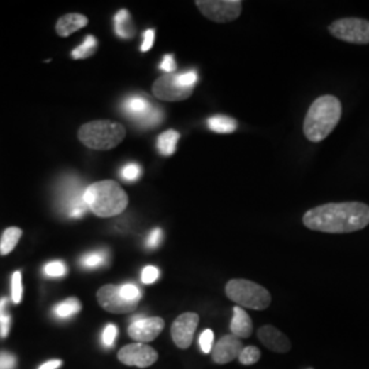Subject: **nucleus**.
Here are the masks:
<instances>
[{"label":"nucleus","instance_id":"obj_4","mask_svg":"<svg viewBox=\"0 0 369 369\" xmlns=\"http://www.w3.org/2000/svg\"><path fill=\"white\" fill-rule=\"evenodd\" d=\"M126 136V129L112 121H93L78 130V138L85 147L97 150H109L118 147Z\"/></svg>","mask_w":369,"mask_h":369},{"label":"nucleus","instance_id":"obj_10","mask_svg":"<svg viewBox=\"0 0 369 369\" xmlns=\"http://www.w3.org/2000/svg\"><path fill=\"white\" fill-rule=\"evenodd\" d=\"M193 91L194 88H184L178 82L177 73L165 74L159 77L152 87L153 96L163 101L186 100L193 94Z\"/></svg>","mask_w":369,"mask_h":369},{"label":"nucleus","instance_id":"obj_25","mask_svg":"<svg viewBox=\"0 0 369 369\" xmlns=\"http://www.w3.org/2000/svg\"><path fill=\"white\" fill-rule=\"evenodd\" d=\"M96 50H97V40L93 36H87L81 45L74 48L72 56L77 60L78 59H85V57L94 55Z\"/></svg>","mask_w":369,"mask_h":369},{"label":"nucleus","instance_id":"obj_26","mask_svg":"<svg viewBox=\"0 0 369 369\" xmlns=\"http://www.w3.org/2000/svg\"><path fill=\"white\" fill-rule=\"evenodd\" d=\"M9 304L7 298L0 299V336L6 338L11 327V316L6 311V307Z\"/></svg>","mask_w":369,"mask_h":369},{"label":"nucleus","instance_id":"obj_35","mask_svg":"<svg viewBox=\"0 0 369 369\" xmlns=\"http://www.w3.org/2000/svg\"><path fill=\"white\" fill-rule=\"evenodd\" d=\"M163 240V231L162 228H153L149 236H148L147 241H145V245L149 249H155L160 245V242Z\"/></svg>","mask_w":369,"mask_h":369},{"label":"nucleus","instance_id":"obj_14","mask_svg":"<svg viewBox=\"0 0 369 369\" xmlns=\"http://www.w3.org/2000/svg\"><path fill=\"white\" fill-rule=\"evenodd\" d=\"M97 301L107 312H111V314H130L138 305V302L125 299L121 295L119 286H115V285L103 286L97 292Z\"/></svg>","mask_w":369,"mask_h":369},{"label":"nucleus","instance_id":"obj_30","mask_svg":"<svg viewBox=\"0 0 369 369\" xmlns=\"http://www.w3.org/2000/svg\"><path fill=\"white\" fill-rule=\"evenodd\" d=\"M119 292L121 295L128 299V301H133V302H140L143 293L141 290L134 285V283H123L119 286Z\"/></svg>","mask_w":369,"mask_h":369},{"label":"nucleus","instance_id":"obj_6","mask_svg":"<svg viewBox=\"0 0 369 369\" xmlns=\"http://www.w3.org/2000/svg\"><path fill=\"white\" fill-rule=\"evenodd\" d=\"M121 109L123 111V114L141 129L158 128L165 119L163 110L152 104L148 100L147 96L138 93L128 96L122 101Z\"/></svg>","mask_w":369,"mask_h":369},{"label":"nucleus","instance_id":"obj_33","mask_svg":"<svg viewBox=\"0 0 369 369\" xmlns=\"http://www.w3.org/2000/svg\"><path fill=\"white\" fill-rule=\"evenodd\" d=\"M116 334H118V329L114 324L106 326V329L103 330V334H101V342L106 348H111L114 345Z\"/></svg>","mask_w":369,"mask_h":369},{"label":"nucleus","instance_id":"obj_9","mask_svg":"<svg viewBox=\"0 0 369 369\" xmlns=\"http://www.w3.org/2000/svg\"><path fill=\"white\" fill-rule=\"evenodd\" d=\"M196 6L205 18L216 23L233 22L242 13L240 0H199Z\"/></svg>","mask_w":369,"mask_h":369},{"label":"nucleus","instance_id":"obj_13","mask_svg":"<svg viewBox=\"0 0 369 369\" xmlns=\"http://www.w3.org/2000/svg\"><path fill=\"white\" fill-rule=\"evenodd\" d=\"M199 321H200V317L194 312L180 314L174 320V323L171 326V336H172L174 343L180 349H187L192 345Z\"/></svg>","mask_w":369,"mask_h":369},{"label":"nucleus","instance_id":"obj_7","mask_svg":"<svg viewBox=\"0 0 369 369\" xmlns=\"http://www.w3.org/2000/svg\"><path fill=\"white\" fill-rule=\"evenodd\" d=\"M85 190L82 181L77 177H66L57 189V203L69 218H82L89 209L85 203Z\"/></svg>","mask_w":369,"mask_h":369},{"label":"nucleus","instance_id":"obj_32","mask_svg":"<svg viewBox=\"0 0 369 369\" xmlns=\"http://www.w3.org/2000/svg\"><path fill=\"white\" fill-rule=\"evenodd\" d=\"M177 79L184 88H194L197 84L199 75L196 72L190 70V72H184V73H177Z\"/></svg>","mask_w":369,"mask_h":369},{"label":"nucleus","instance_id":"obj_1","mask_svg":"<svg viewBox=\"0 0 369 369\" xmlns=\"http://www.w3.org/2000/svg\"><path fill=\"white\" fill-rule=\"evenodd\" d=\"M304 226L329 234H348L369 224V205L360 202L329 203L314 206L304 214Z\"/></svg>","mask_w":369,"mask_h":369},{"label":"nucleus","instance_id":"obj_39","mask_svg":"<svg viewBox=\"0 0 369 369\" xmlns=\"http://www.w3.org/2000/svg\"><path fill=\"white\" fill-rule=\"evenodd\" d=\"M155 43V31L153 29H148L144 32V41H143V45H141V51L143 53H147L152 45Z\"/></svg>","mask_w":369,"mask_h":369},{"label":"nucleus","instance_id":"obj_16","mask_svg":"<svg viewBox=\"0 0 369 369\" xmlns=\"http://www.w3.org/2000/svg\"><path fill=\"white\" fill-rule=\"evenodd\" d=\"M260 342L270 351H277V353H287L292 349V342L290 339L275 329L274 326H264L258 331Z\"/></svg>","mask_w":369,"mask_h":369},{"label":"nucleus","instance_id":"obj_23","mask_svg":"<svg viewBox=\"0 0 369 369\" xmlns=\"http://www.w3.org/2000/svg\"><path fill=\"white\" fill-rule=\"evenodd\" d=\"M81 311V302L77 298H67L54 307V314L60 320H67Z\"/></svg>","mask_w":369,"mask_h":369},{"label":"nucleus","instance_id":"obj_28","mask_svg":"<svg viewBox=\"0 0 369 369\" xmlns=\"http://www.w3.org/2000/svg\"><path fill=\"white\" fill-rule=\"evenodd\" d=\"M143 175V168L137 163H128L121 170V178L126 182H136Z\"/></svg>","mask_w":369,"mask_h":369},{"label":"nucleus","instance_id":"obj_24","mask_svg":"<svg viewBox=\"0 0 369 369\" xmlns=\"http://www.w3.org/2000/svg\"><path fill=\"white\" fill-rule=\"evenodd\" d=\"M107 261H109V250L107 249H97V250H92V252L84 255L79 260V264L84 268L93 270V268H99V267L106 265Z\"/></svg>","mask_w":369,"mask_h":369},{"label":"nucleus","instance_id":"obj_27","mask_svg":"<svg viewBox=\"0 0 369 369\" xmlns=\"http://www.w3.org/2000/svg\"><path fill=\"white\" fill-rule=\"evenodd\" d=\"M44 274L50 277H62L67 274V267L63 261L54 260L44 265Z\"/></svg>","mask_w":369,"mask_h":369},{"label":"nucleus","instance_id":"obj_31","mask_svg":"<svg viewBox=\"0 0 369 369\" xmlns=\"http://www.w3.org/2000/svg\"><path fill=\"white\" fill-rule=\"evenodd\" d=\"M23 295V286H22V274L21 271H16L11 277V298L14 304H19L22 301Z\"/></svg>","mask_w":369,"mask_h":369},{"label":"nucleus","instance_id":"obj_3","mask_svg":"<svg viewBox=\"0 0 369 369\" xmlns=\"http://www.w3.org/2000/svg\"><path fill=\"white\" fill-rule=\"evenodd\" d=\"M85 203L96 216L111 218L122 214L128 208L129 197L121 184L106 180L87 187Z\"/></svg>","mask_w":369,"mask_h":369},{"label":"nucleus","instance_id":"obj_21","mask_svg":"<svg viewBox=\"0 0 369 369\" xmlns=\"http://www.w3.org/2000/svg\"><path fill=\"white\" fill-rule=\"evenodd\" d=\"M180 133L177 130H167L162 133L158 138V150L163 156H171L177 150V145L180 141Z\"/></svg>","mask_w":369,"mask_h":369},{"label":"nucleus","instance_id":"obj_22","mask_svg":"<svg viewBox=\"0 0 369 369\" xmlns=\"http://www.w3.org/2000/svg\"><path fill=\"white\" fill-rule=\"evenodd\" d=\"M22 236V230L18 227H9L0 240V255L6 256L9 253H11L14 250V248L17 246L18 241L21 240Z\"/></svg>","mask_w":369,"mask_h":369},{"label":"nucleus","instance_id":"obj_40","mask_svg":"<svg viewBox=\"0 0 369 369\" xmlns=\"http://www.w3.org/2000/svg\"><path fill=\"white\" fill-rule=\"evenodd\" d=\"M62 367V361L60 360H51L47 361L45 364H43L38 369H57Z\"/></svg>","mask_w":369,"mask_h":369},{"label":"nucleus","instance_id":"obj_15","mask_svg":"<svg viewBox=\"0 0 369 369\" xmlns=\"http://www.w3.org/2000/svg\"><path fill=\"white\" fill-rule=\"evenodd\" d=\"M243 351V345L240 338L231 335H224L212 349V360L216 364H227L238 358Z\"/></svg>","mask_w":369,"mask_h":369},{"label":"nucleus","instance_id":"obj_5","mask_svg":"<svg viewBox=\"0 0 369 369\" xmlns=\"http://www.w3.org/2000/svg\"><path fill=\"white\" fill-rule=\"evenodd\" d=\"M226 295L241 308L264 311L271 304L267 289L248 279H231L226 285Z\"/></svg>","mask_w":369,"mask_h":369},{"label":"nucleus","instance_id":"obj_29","mask_svg":"<svg viewBox=\"0 0 369 369\" xmlns=\"http://www.w3.org/2000/svg\"><path fill=\"white\" fill-rule=\"evenodd\" d=\"M260 357H261V353L256 346H246V348H243L238 360L243 365H253L258 363Z\"/></svg>","mask_w":369,"mask_h":369},{"label":"nucleus","instance_id":"obj_2","mask_svg":"<svg viewBox=\"0 0 369 369\" xmlns=\"http://www.w3.org/2000/svg\"><path fill=\"white\" fill-rule=\"evenodd\" d=\"M342 116V104L338 97L324 94L314 100L304 121V134L312 143L326 140L338 126Z\"/></svg>","mask_w":369,"mask_h":369},{"label":"nucleus","instance_id":"obj_18","mask_svg":"<svg viewBox=\"0 0 369 369\" xmlns=\"http://www.w3.org/2000/svg\"><path fill=\"white\" fill-rule=\"evenodd\" d=\"M88 25V18L82 14H66L56 22V32L62 37L70 36L75 31Z\"/></svg>","mask_w":369,"mask_h":369},{"label":"nucleus","instance_id":"obj_20","mask_svg":"<svg viewBox=\"0 0 369 369\" xmlns=\"http://www.w3.org/2000/svg\"><path fill=\"white\" fill-rule=\"evenodd\" d=\"M206 123H208L209 130H212L215 133H221V134H230L238 128L237 121L227 115H214L208 119Z\"/></svg>","mask_w":369,"mask_h":369},{"label":"nucleus","instance_id":"obj_41","mask_svg":"<svg viewBox=\"0 0 369 369\" xmlns=\"http://www.w3.org/2000/svg\"><path fill=\"white\" fill-rule=\"evenodd\" d=\"M308 369H312V368H308Z\"/></svg>","mask_w":369,"mask_h":369},{"label":"nucleus","instance_id":"obj_36","mask_svg":"<svg viewBox=\"0 0 369 369\" xmlns=\"http://www.w3.org/2000/svg\"><path fill=\"white\" fill-rule=\"evenodd\" d=\"M200 346L204 353H209L214 349V332L211 330H205L200 335Z\"/></svg>","mask_w":369,"mask_h":369},{"label":"nucleus","instance_id":"obj_38","mask_svg":"<svg viewBox=\"0 0 369 369\" xmlns=\"http://www.w3.org/2000/svg\"><path fill=\"white\" fill-rule=\"evenodd\" d=\"M159 69L166 72V74H172L177 69V63H175V59L172 55H166L163 57L162 63L159 65Z\"/></svg>","mask_w":369,"mask_h":369},{"label":"nucleus","instance_id":"obj_19","mask_svg":"<svg viewBox=\"0 0 369 369\" xmlns=\"http://www.w3.org/2000/svg\"><path fill=\"white\" fill-rule=\"evenodd\" d=\"M114 26H115V33L116 36L121 38H131L136 35V29L134 25L131 22V16L128 10H121L116 13L115 18H114Z\"/></svg>","mask_w":369,"mask_h":369},{"label":"nucleus","instance_id":"obj_17","mask_svg":"<svg viewBox=\"0 0 369 369\" xmlns=\"http://www.w3.org/2000/svg\"><path fill=\"white\" fill-rule=\"evenodd\" d=\"M234 316L230 324V330L231 334L240 339L243 338H249L253 332V323L250 316L246 314L241 307H234L233 309Z\"/></svg>","mask_w":369,"mask_h":369},{"label":"nucleus","instance_id":"obj_34","mask_svg":"<svg viewBox=\"0 0 369 369\" xmlns=\"http://www.w3.org/2000/svg\"><path fill=\"white\" fill-rule=\"evenodd\" d=\"M160 277V272H159V270L156 268V267H153V265H148L145 267L144 270H143V272H141V280H143V283H145V285H152V283H155L158 279Z\"/></svg>","mask_w":369,"mask_h":369},{"label":"nucleus","instance_id":"obj_8","mask_svg":"<svg viewBox=\"0 0 369 369\" xmlns=\"http://www.w3.org/2000/svg\"><path fill=\"white\" fill-rule=\"evenodd\" d=\"M329 31L338 40L360 45L369 44V21L367 19L354 17L336 19L330 25Z\"/></svg>","mask_w":369,"mask_h":369},{"label":"nucleus","instance_id":"obj_12","mask_svg":"<svg viewBox=\"0 0 369 369\" xmlns=\"http://www.w3.org/2000/svg\"><path fill=\"white\" fill-rule=\"evenodd\" d=\"M165 329V320L162 317H144L137 316L129 326L130 338L138 343L155 341Z\"/></svg>","mask_w":369,"mask_h":369},{"label":"nucleus","instance_id":"obj_11","mask_svg":"<svg viewBox=\"0 0 369 369\" xmlns=\"http://www.w3.org/2000/svg\"><path fill=\"white\" fill-rule=\"evenodd\" d=\"M122 364L137 368H148L158 361V351L145 343H131L122 348L118 353Z\"/></svg>","mask_w":369,"mask_h":369},{"label":"nucleus","instance_id":"obj_37","mask_svg":"<svg viewBox=\"0 0 369 369\" xmlns=\"http://www.w3.org/2000/svg\"><path fill=\"white\" fill-rule=\"evenodd\" d=\"M17 365V358L10 353H0V369H14Z\"/></svg>","mask_w":369,"mask_h":369}]
</instances>
